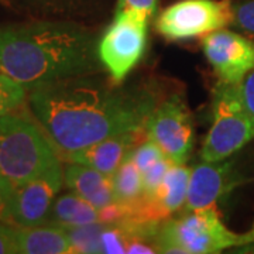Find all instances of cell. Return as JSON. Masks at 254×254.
<instances>
[{
	"mask_svg": "<svg viewBox=\"0 0 254 254\" xmlns=\"http://www.w3.org/2000/svg\"><path fill=\"white\" fill-rule=\"evenodd\" d=\"M105 227L103 222L78 227H65L72 253H100V235Z\"/></svg>",
	"mask_w": 254,
	"mask_h": 254,
	"instance_id": "cell-18",
	"label": "cell"
},
{
	"mask_svg": "<svg viewBox=\"0 0 254 254\" xmlns=\"http://www.w3.org/2000/svg\"><path fill=\"white\" fill-rule=\"evenodd\" d=\"M64 170V184L66 188L88 200L96 209H103L116 203L112 177L98 170L78 163H68Z\"/></svg>",
	"mask_w": 254,
	"mask_h": 254,
	"instance_id": "cell-13",
	"label": "cell"
},
{
	"mask_svg": "<svg viewBox=\"0 0 254 254\" xmlns=\"http://www.w3.org/2000/svg\"><path fill=\"white\" fill-rule=\"evenodd\" d=\"M190 177V168L185 164L173 163L155 198L148 202H155L157 210L163 215H171L181 210L187 203Z\"/></svg>",
	"mask_w": 254,
	"mask_h": 254,
	"instance_id": "cell-16",
	"label": "cell"
},
{
	"mask_svg": "<svg viewBox=\"0 0 254 254\" xmlns=\"http://www.w3.org/2000/svg\"><path fill=\"white\" fill-rule=\"evenodd\" d=\"M232 20V0H180L160 13L155 30L168 41H184L229 27Z\"/></svg>",
	"mask_w": 254,
	"mask_h": 254,
	"instance_id": "cell-7",
	"label": "cell"
},
{
	"mask_svg": "<svg viewBox=\"0 0 254 254\" xmlns=\"http://www.w3.org/2000/svg\"><path fill=\"white\" fill-rule=\"evenodd\" d=\"M64 185L61 161L36 178L14 187L10 205V223L18 227L44 223Z\"/></svg>",
	"mask_w": 254,
	"mask_h": 254,
	"instance_id": "cell-10",
	"label": "cell"
},
{
	"mask_svg": "<svg viewBox=\"0 0 254 254\" xmlns=\"http://www.w3.org/2000/svg\"><path fill=\"white\" fill-rule=\"evenodd\" d=\"M210 112L212 123L200 148V160H227L254 138V113L246 108L237 85L218 82Z\"/></svg>",
	"mask_w": 254,
	"mask_h": 254,
	"instance_id": "cell-5",
	"label": "cell"
},
{
	"mask_svg": "<svg viewBox=\"0 0 254 254\" xmlns=\"http://www.w3.org/2000/svg\"><path fill=\"white\" fill-rule=\"evenodd\" d=\"M237 91L246 108L254 113V69L240 83H237Z\"/></svg>",
	"mask_w": 254,
	"mask_h": 254,
	"instance_id": "cell-26",
	"label": "cell"
},
{
	"mask_svg": "<svg viewBox=\"0 0 254 254\" xmlns=\"http://www.w3.org/2000/svg\"><path fill=\"white\" fill-rule=\"evenodd\" d=\"M16 229L0 223V254H17Z\"/></svg>",
	"mask_w": 254,
	"mask_h": 254,
	"instance_id": "cell-25",
	"label": "cell"
},
{
	"mask_svg": "<svg viewBox=\"0 0 254 254\" xmlns=\"http://www.w3.org/2000/svg\"><path fill=\"white\" fill-rule=\"evenodd\" d=\"M112 187L116 203L120 205L131 206L143 198V175L128 154L112 175Z\"/></svg>",
	"mask_w": 254,
	"mask_h": 254,
	"instance_id": "cell-17",
	"label": "cell"
},
{
	"mask_svg": "<svg viewBox=\"0 0 254 254\" xmlns=\"http://www.w3.org/2000/svg\"><path fill=\"white\" fill-rule=\"evenodd\" d=\"M92 75L66 78L30 91V109L60 157L106 137L144 128L158 105L153 92L120 88Z\"/></svg>",
	"mask_w": 254,
	"mask_h": 254,
	"instance_id": "cell-1",
	"label": "cell"
},
{
	"mask_svg": "<svg viewBox=\"0 0 254 254\" xmlns=\"http://www.w3.org/2000/svg\"><path fill=\"white\" fill-rule=\"evenodd\" d=\"M27 99V89L0 72V116L13 113Z\"/></svg>",
	"mask_w": 254,
	"mask_h": 254,
	"instance_id": "cell-19",
	"label": "cell"
},
{
	"mask_svg": "<svg viewBox=\"0 0 254 254\" xmlns=\"http://www.w3.org/2000/svg\"><path fill=\"white\" fill-rule=\"evenodd\" d=\"M18 254H69L72 246L65 227L55 223L16 229Z\"/></svg>",
	"mask_w": 254,
	"mask_h": 254,
	"instance_id": "cell-14",
	"label": "cell"
},
{
	"mask_svg": "<svg viewBox=\"0 0 254 254\" xmlns=\"http://www.w3.org/2000/svg\"><path fill=\"white\" fill-rule=\"evenodd\" d=\"M99 68L96 38L76 24L40 21L0 27V72L27 91Z\"/></svg>",
	"mask_w": 254,
	"mask_h": 254,
	"instance_id": "cell-2",
	"label": "cell"
},
{
	"mask_svg": "<svg viewBox=\"0 0 254 254\" xmlns=\"http://www.w3.org/2000/svg\"><path fill=\"white\" fill-rule=\"evenodd\" d=\"M60 161L40 125L13 113L0 116V173L14 187L41 175Z\"/></svg>",
	"mask_w": 254,
	"mask_h": 254,
	"instance_id": "cell-4",
	"label": "cell"
},
{
	"mask_svg": "<svg viewBox=\"0 0 254 254\" xmlns=\"http://www.w3.org/2000/svg\"><path fill=\"white\" fill-rule=\"evenodd\" d=\"M230 26L240 33L254 37V0L233 3V20Z\"/></svg>",
	"mask_w": 254,
	"mask_h": 254,
	"instance_id": "cell-22",
	"label": "cell"
},
{
	"mask_svg": "<svg viewBox=\"0 0 254 254\" xmlns=\"http://www.w3.org/2000/svg\"><path fill=\"white\" fill-rule=\"evenodd\" d=\"M144 130L145 128H140L106 137L95 144L61 157L66 163L83 164L98 170L99 173L112 177L120 167V164L125 161L130 150L136 145L140 133Z\"/></svg>",
	"mask_w": 254,
	"mask_h": 254,
	"instance_id": "cell-12",
	"label": "cell"
},
{
	"mask_svg": "<svg viewBox=\"0 0 254 254\" xmlns=\"http://www.w3.org/2000/svg\"><path fill=\"white\" fill-rule=\"evenodd\" d=\"M202 50L219 82L237 85L254 69V41L222 28L202 38Z\"/></svg>",
	"mask_w": 254,
	"mask_h": 254,
	"instance_id": "cell-9",
	"label": "cell"
},
{
	"mask_svg": "<svg viewBox=\"0 0 254 254\" xmlns=\"http://www.w3.org/2000/svg\"><path fill=\"white\" fill-rule=\"evenodd\" d=\"M157 6H158V0H119L116 11L126 9L136 10L153 18L157 13Z\"/></svg>",
	"mask_w": 254,
	"mask_h": 254,
	"instance_id": "cell-24",
	"label": "cell"
},
{
	"mask_svg": "<svg viewBox=\"0 0 254 254\" xmlns=\"http://www.w3.org/2000/svg\"><path fill=\"white\" fill-rule=\"evenodd\" d=\"M14 192V185L0 173V220L10 222V205Z\"/></svg>",
	"mask_w": 254,
	"mask_h": 254,
	"instance_id": "cell-23",
	"label": "cell"
},
{
	"mask_svg": "<svg viewBox=\"0 0 254 254\" xmlns=\"http://www.w3.org/2000/svg\"><path fill=\"white\" fill-rule=\"evenodd\" d=\"M232 184V163L200 161L190 168L185 212L208 208L225 195Z\"/></svg>",
	"mask_w": 254,
	"mask_h": 254,
	"instance_id": "cell-11",
	"label": "cell"
},
{
	"mask_svg": "<svg viewBox=\"0 0 254 254\" xmlns=\"http://www.w3.org/2000/svg\"><path fill=\"white\" fill-rule=\"evenodd\" d=\"M171 165H173V161L167 157H163L161 160H158L150 168H147L141 173L143 175V198L141 199H154L165 178V174L168 173Z\"/></svg>",
	"mask_w": 254,
	"mask_h": 254,
	"instance_id": "cell-20",
	"label": "cell"
},
{
	"mask_svg": "<svg viewBox=\"0 0 254 254\" xmlns=\"http://www.w3.org/2000/svg\"><path fill=\"white\" fill-rule=\"evenodd\" d=\"M128 157L134 161L138 170L143 173L147 168H150L154 163H157L158 160H161L163 157H165L163 153V150L155 144L151 138H147L145 141L140 143V144L134 145Z\"/></svg>",
	"mask_w": 254,
	"mask_h": 254,
	"instance_id": "cell-21",
	"label": "cell"
},
{
	"mask_svg": "<svg viewBox=\"0 0 254 254\" xmlns=\"http://www.w3.org/2000/svg\"><path fill=\"white\" fill-rule=\"evenodd\" d=\"M150 17L136 10H119L115 20L98 41L100 66L110 81L122 85L143 58Z\"/></svg>",
	"mask_w": 254,
	"mask_h": 254,
	"instance_id": "cell-6",
	"label": "cell"
},
{
	"mask_svg": "<svg viewBox=\"0 0 254 254\" xmlns=\"http://www.w3.org/2000/svg\"><path fill=\"white\" fill-rule=\"evenodd\" d=\"M145 136L174 164H187L195 144L193 120L185 102L173 95L158 103L147 119Z\"/></svg>",
	"mask_w": 254,
	"mask_h": 254,
	"instance_id": "cell-8",
	"label": "cell"
},
{
	"mask_svg": "<svg viewBox=\"0 0 254 254\" xmlns=\"http://www.w3.org/2000/svg\"><path fill=\"white\" fill-rule=\"evenodd\" d=\"M47 220L63 227L92 225L100 222L99 209L69 190L55 198Z\"/></svg>",
	"mask_w": 254,
	"mask_h": 254,
	"instance_id": "cell-15",
	"label": "cell"
},
{
	"mask_svg": "<svg viewBox=\"0 0 254 254\" xmlns=\"http://www.w3.org/2000/svg\"><path fill=\"white\" fill-rule=\"evenodd\" d=\"M254 243V225L247 232H233L223 223L215 205L185 212L165 220L157 230V253L218 254L226 249Z\"/></svg>",
	"mask_w": 254,
	"mask_h": 254,
	"instance_id": "cell-3",
	"label": "cell"
}]
</instances>
